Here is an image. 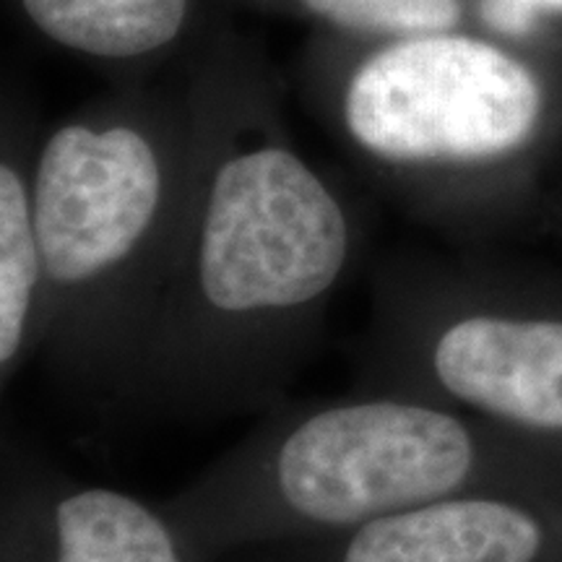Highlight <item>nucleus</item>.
<instances>
[{
    "label": "nucleus",
    "instance_id": "obj_8",
    "mask_svg": "<svg viewBox=\"0 0 562 562\" xmlns=\"http://www.w3.org/2000/svg\"><path fill=\"white\" fill-rule=\"evenodd\" d=\"M47 336V273L34 224L32 172L0 165V378L9 385L40 360Z\"/></svg>",
    "mask_w": 562,
    "mask_h": 562
},
{
    "label": "nucleus",
    "instance_id": "obj_6",
    "mask_svg": "<svg viewBox=\"0 0 562 562\" xmlns=\"http://www.w3.org/2000/svg\"><path fill=\"white\" fill-rule=\"evenodd\" d=\"M334 539V562H554L562 554V497L469 492Z\"/></svg>",
    "mask_w": 562,
    "mask_h": 562
},
{
    "label": "nucleus",
    "instance_id": "obj_2",
    "mask_svg": "<svg viewBox=\"0 0 562 562\" xmlns=\"http://www.w3.org/2000/svg\"><path fill=\"white\" fill-rule=\"evenodd\" d=\"M469 492L562 497V451L412 393L360 389L290 406L182 487L191 537H336Z\"/></svg>",
    "mask_w": 562,
    "mask_h": 562
},
{
    "label": "nucleus",
    "instance_id": "obj_3",
    "mask_svg": "<svg viewBox=\"0 0 562 562\" xmlns=\"http://www.w3.org/2000/svg\"><path fill=\"white\" fill-rule=\"evenodd\" d=\"M188 167L131 117L74 121L32 167L47 273L40 360L91 396L136 398L154 311L178 240Z\"/></svg>",
    "mask_w": 562,
    "mask_h": 562
},
{
    "label": "nucleus",
    "instance_id": "obj_9",
    "mask_svg": "<svg viewBox=\"0 0 562 562\" xmlns=\"http://www.w3.org/2000/svg\"><path fill=\"white\" fill-rule=\"evenodd\" d=\"M37 30L68 50L133 60L178 37L188 0H21Z\"/></svg>",
    "mask_w": 562,
    "mask_h": 562
},
{
    "label": "nucleus",
    "instance_id": "obj_10",
    "mask_svg": "<svg viewBox=\"0 0 562 562\" xmlns=\"http://www.w3.org/2000/svg\"><path fill=\"white\" fill-rule=\"evenodd\" d=\"M302 5L344 30L409 37L453 32L463 19L461 0H302Z\"/></svg>",
    "mask_w": 562,
    "mask_h": 562
},
{
    "label": "nucleus",
    "instance_id": "obj_1",
    "mask_svg": "<svg viewBox=\"0 0 562 562\" xmlns=\"http://www.w3.org/2000/svg\"><path fill=\"white\" fill-rule=\"evenodd\" d=\"M232 128L191 167L136 398L248 409L277 396L351 273L357 232L292 146Z\"/></svg>",
    "mask_w": 562,
    "mask_h": 562
},
{
    "label": "nucleus",
    "instance_id": "obj_4",
    "mask_svg": "<svg viewBox=\"0 0 562 562\" xmlns=\"http://www.w3.org/2000/svg\"><path fill=\"white\" fill-rule=\"evenodd\" d=\"M360 389L412 393L562 451V284L456 266L378 271Z\"/></svg>",
    "mask_w": 562,
    "mask_h": 562
},
{
    "label": "nucleus",
    "instance_id": "obj_5",
    "mask_svg": "<svg viewBox=\"0 0 562 562\" xmlns=\"http://www.w3.org/2000/svg\"><path fill=\"white\" fill-rule=\"evenodd\" d=\"M560 115L537 60L456 30L381 47L339 97L344 136L362 157L472 201L516 193Z\"/></svg>",
    "mask_w": 562,
    "mask_h": 562
},
{
    "label": "nucleus",
    "instance_id": "obj_7",
    "mask_svg": "<svg viewBox=\"0 0 562 562\" xmlns=\"http://www.w3.org/2000/svg\"><path fill=\"white\" fill-rule=\"evenodd\" d=\"M3 490L5 516L45 542V562H186L165 505L32 467H5Z\"/></svg>",
    "mask_w": 562,
    "mask_h": 562
},
{
    "label": "nucleus",
    "instance_id": "obj_11",
    "mask_svg": "<svg viewBox=\"0 0 562 562\" xmlns=\"http://www.w3.org/2000/svg\"><path fill=\"white\" fill-rule=\"evenodd\" d=\"M482 21L505 40H529L544 21L562 19V0H480Z\"/></svg>",
    "mask_w": 562,
    "mask_h": 562
}]
</instances>
